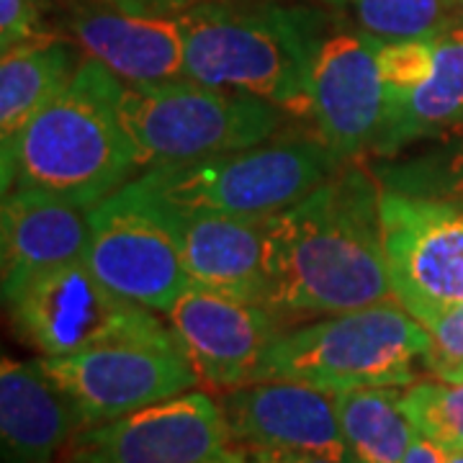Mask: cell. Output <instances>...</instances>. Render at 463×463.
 Returning a JSON list of instances; mask_svg holds the SVG:
<instances>
[{
	"label": "cell",
	"mask_w": 463,
	"mask_h": 463,
	"mask_svg": "<svg viewBox=\"0 0 463 463\" xmlns=\"http://www.w3.org/2000/svg\"><path fill=\"white\" fill-rule=\"evenodd\" d=\"M448 3V21L463 24V0H446Z\"/></svg>",
	"instance_id": "31"
},
{
	"label": "cell",
	"mask_w": 463,
	"mask_h": 463,
	"mask_svg": "<svg viewBox=\"0 0 463 463\" xmlns=\"http://www.w3.org/2000/svg\"><path fill=\"white\" fill-rule=\"evenodd\" d=\"M432 67H435L432 36L379 42V70L386 85V99L410 93L417 85L425 83L432 75Z\"/></svg>",
	"instance_id": "26"
},
{
	"label": "cell",
	"mask_w": 463,
	"mask_h": 463,
	"mask_svg": "<svg viewBox=\"0 0 463 463\" xmlns=\"http://www.w3.org/2000/svg\"><path fill=\"white\" fill-rule=\"evenodd\" d=\"M219 404L240 448L298 450L347 463L335 397L294 381H252L219 392Z\"/></svg>",
	"instance_id": "15"
},
{
	"label": "cell",
	"mask_w": 463,
	"mask_h": 463,
	"mask_svg": "<svg viewBox=\"0 0 463 463\" xmlns=\"http://www.w3.org/2000/svg\"><path fill=\"white\" fill-rule=\"evenodd\" d=\"M88 209L36 191H8L0 203L3 304L52 268L85 258Z\"/></svg>",
	"instance_id": "17"
},
{
	"label": "cell",
	"mask_w": 463,
	"mask_h": 463,
	"mask_svg": "<svg viewBox=\"0 0 463 463\" xmlns=\"http://www.w3.org/2000/svg\"><path fill=\"white\" fill-rule=\"evenodd\" d=\"M47 39L60 33L47 24L44 0H0V54Z\"/></svg>",
	"instance_id": "27"
},
{
	"label": "cell",
	"mask_w": 463,
	"mask_h": 463,
	"mask_svg": "<svg viewBox=\"0 0 463 463\" xmlns=\"http://www.w3.org/2000/svg\"><path fill=\"white\" fill-rule=\"evenodd\" d=\"M39 364L75 404L85 428L178 397L199 383V373L173 330L62 358L39 355Z\"/></svg>",
	"instance_id": "8"
},
{
	"label": "cell",
	"mask_w": 463,
	"mask_h": 463,
	"mask_svg": "<svg viewBox=\"0 0 463 463\" xmlns=\"http://www.w3.org/2000/svg\"><path fill=\"white\" fill-rule=\"evenodd\" d=\"M430 335L397 298L283 327L263 353L252 381H294L327 394L404 389L425 368Z\"/></svg>",
	"instance_id": "4"
},
{
	"label": "cell",
	"mask_w": 463,
	"mask_h": 463,
	"mask_svg": "<svg viewBox=\"0 0 463 463\" xmlns=\"http://www.w3.org/2000/svg\"><path fill=\"white\" fill-rule=\"evenodd\" d=\"M340 16L379 42L432 36L448 24L446 0H325Z\"/></svg>",
	"instance_id": "23"
},
{
	"label": "cell",
	"mask_w": 463,
	"mask_h": 463,
	"mask_svg": "<svg viewBox=\"0 0 463 463\" xmlns=\"http://www.w3.org/2000/svg\"><path fill=\"white\" fill-rule=\"evenodd\" d=\"M234 453L219 399L191 389L85 428L60 463H232Z\"/></svg>",
	"instance_id": "10"
},
{
	"label": "cell",
	"mask_w": 463,
	"mask_h": 463,
	"mask_svg": "<svg viewBox=\"0 0 463 463\" xmlns=\"http://www.w3.org/2000/svg\"><path fill=\"white\" fill-rule=\"evenodd\" d=\"M85 430L65 392L39 358L0 364V453L3 463H57Z\"/></svg>",
	"instance_id": "18"
},
{
	"label": "cell",
	"mask_w": 463,
	"mask_h": 463,
	"mask_svg": "<svg viewBox=\"0 0 463 463\" xmlns=\"http://www.w3.org/2000/svg\"><path fill=\"white\" fill-rule=\"evenodd\" d=\"M114 72L85 57L62 93L0 157L3 194L36 191L90 209L134 178L139 155L118 114Z\"/></svg>",
	"instance_id": "2"
},
{
	"label": "cell",
	"mask_w": 463,
	"mask_h": 463,
	"mask_svg": "<svg viewBox=\"0 0 463 463\" xmlns=\"http://www.w3.org/2000/svg\"><path fill=\"white\" fill-rule=\"evenodd\" d=\"M142 191L181 250L191 286L265 304V219L194 212Z\"/></svg>",
	"instance_id": "16"
},
{
	"label": "cell",
	"mask_w": 463,
	"mask_h": 463,
	"mask_svg": "<svg viewBox=\"0 0 463 463\" xmlns=\"http://www.w3.org/2000/svg\"><path fill=\"white\" fill-rule=\"evenodd\" d=\"M118 114L139 165H181L273 139L283 124L270 100L181 78L167 83L118 85Z\"/></svg>",
	"instance_id": "6"
},
{
	"label": "cell",
	"mask_w": 463,
	"mask_h": 463,
	"mask_svg": "<svg viewBox=\"0 0 463 463\" xmlns=\"http://www.w3.org/2000/svg\"><path fill=\"white\" fill-rule=\"evenodd\" d=\"M185 78L309 114V67L322 11L199 3L178 14Z\"/></svg>",
	"instance_id": "3"
},
{
	"label": "cell",
	"mask_w": 463,
	"mask_h": 463,
	"mask_svg": "<svg viewBox=\"0 0 463 463\" xmlns=\"http://www.w3.org/2000/svg\"><path fill=\"white\" fill-rule=\"evenodd\" d=\"M446 463H463V450H456V453H448Z\"/></svg>",
	"instance_id": "32"
},
{
	"label": "cell",
	"mask_w": 463,
	"mask_h": 463,
	"mask_svg": "<svg viewBox=\"0 0 463 463\" xmlns=\"http://www.w3.org/2000/svg\"><path fill=\"white\" fill-rule=\"evenodd\" d=\"M106 3L134 14H152V16H178L183 11L199 5V0H106Z\"/></svg>",
	"instance_id": "29"
},
{
	"label": "cell",
	"mask_w": 463,
	"mask_h": 463,
	"mask_svg": "<svg viewBox=\"0 0 463 463\" xmlns=\"http://www.w3.org/2000/svg\"><path fill=\"white\" fill-rule=\"evenodd\" d=\"M432 75L410 93L386 99L383 124L371 155L394 157L463 121V24L448 21L432 33Z\"/></svg>",
	"instance_id": "19"
},
{
	"label": "cell",
	"mask_w": 463,
	"mask_h": 463,
	"mask_svg": "<svg viewBox=\"0 0 463 463\" xmlns=\"http://www.w3.org/2000/svg\"><path fill=\"white\" fill-rule=\"evenodd\" d=\"M83 54L70 42L47 39L3 54L0 60V157H5L26 124L78 72Z\"/></svg>",
	"instance_id": "20"
},
{
	"label": "cell",
	"mask_w": 463,
	"mask_h": 463,
	"mask_svg": "<svg viewBox=\"0 0 463 463\" xmlns=\"http://www.w3.org/2000/svg\"><path fill=\"white\" fill-rule=\"evenodd\" d=\"M347 463H404L414 428L402 407V389L371 386L335 394Z\"/></svg>",
	"instance_id": "21"
},
{
	"label": "cell",
	"mask_w": 463,
	"mask_h": 463,
	"mask_svg": "<svg viewBox=\"0 0 463 463\" xmlns=\"http://www.w3.org/2000/svg\"><path fill=\"white\" fill-rule=\"evenodd\" d=\"M402 407L417 435L446 453L463 450V379H425L402 389Z\"/></svg>",
	"instance_id": "24"
},
{
	"label": "cell",
	"mask_w": 463,
	"mask_h": 463,
	"mask_svg": "<svg viewBox=\"0 0 463 463\" xmlns=\"http://www.w3.org/2000/svg\"><path fill=\"white\" fill-rule=\"evenodd\" d=\"M410 315L430 335L425 371L435 379H463V301L414 307Z\"/></svg>",
	"instance_id": "25"
},
{
	"label": "cell",
	"mask_w": 463,
	"mask_h": 463,
	"mask_svg": "<svg viewBox=\"0 0 463 463\" xmlns=\"http://www.w3.org/2000/svg\"><path fill=\"white\" fill-rule=\"evenodd\" d=\"M3 307L16 340L42 358L173 330L152 309L111 291L85 258L42 273Z\"/></svg>",
	"instance_id": "7"
},
{
	"label": "cell",
	"mask_w": 463,
	"mask_h": 463,
	"mask_svg": "<svg viewBox=\"0 0 463 463\" xmlns=\"http://www.w3.org/2000/svg\"><path fill=\"white\" fill-rule=\"evenodd\" d=\"M381 222L394 297L407 312L463 301V203L383 191Z\"/></svg>",
	"instance_id": "12"
},
{
	"label": "cell",
	"mask_w": 463,
	"mask_h": 463,
	"mask_svg": "<svg viewBox=\"0 0 463 463\" xmlns=\"http://www.w3.org/2000/svg\"><path fill=\"white\" fill-rule=\"evenodd\" d=\"M446 450L440 446H435L432 440L422 438V435H414L412 446L404 463H446Z\"/></svg>",
	"instance_id": "30"
},
{
	"label": "cell",
	"mask_w": 463,
	"mask_h": 463,
	"mask_svg": "<svg viewBox=\"0 0 463 463\" xmlns=\"http://www.w3.org/2000/svg\"><path fill=\"white\" fill-rule=\"evenodd\" d=\"M345 165L319 134L281 137L181 165H157L137 175L149 194L183 209L268 219L307 199Z\"/></svg>",
	"instance_id": "5"
},
{
	"label": "cell",
	"mask_w": 463,
	"mask_h": 463,
	"mask_svg": "<svg viewBox=\"0 0 463 463\" xmlns=\"http://www.w3.org/2000/svg\"><path fill=\"white\" fill-rule=\"evenodd\" d=\"M368 167L383 191L463 203V121Z\"/></svg>",
	"instance_id": "22"
},
{
	"label": "cell",
	"mask_w": 463,
	"mask_h": 463,
	"mask_svg": "<svg viewBox=\"0 0 463 463\" xmlns=\"http://www.w3.org/2000/svg\"><path fill=\"white\" fill-rule=\"evenodd\" d=\"M232 463H340L315 456V453H298V450H260V448H240Z\"/></svg>",
	"instance_id": "28"
},
{
	"label": "cell",
	"mask_w": 463,
	"mask_h": 463,
	"mask_svg": "<svg viewBox=\"0 0 463 463\" xmlns=\"http://www.w3.org/2000/svg\"><path fill=\"white\" fill-rule=\"evenodd\" d=\"M199 383L227 392L252 383L263 353L288 327L273 309L258 301L224 297L199 286L185 288L165 312Z\"/></svg>",
	"instance_id": "13"
},
{
	"label": "cell",
	"mask_w": 463,
	"mask_h": 463,
	"mask_svg": "<svg viewBox=\"0 0 463 463\" xmlns=\"http://www.w3.org/2000/svg\"><path fill=\"white\" fill-rule=\"evenodd\" d=\"M85 263L118 297L163 315L191 288L181 250L134 178L88 209Z\"/></svg>",
	"instance_id": "9"
},
{
	"label": "cell",
	"mask_w": 463,
	"mask_h": 463,
	"mask_svg": "<svg viewBox=\"0 0 463 463\" xmlns=\"http://www.w3.org/2000/svg\"><path fill=\"white\" fill-rule=\"evenodd\" d=\"M60 26L85 57H93L121 83L185 78V39L178 16L134 14L106 0H67Z\"/></svg>",
	"instance_id": "14"
},
{
	"label": "cell",
	"mask_w": 463,
	"mask_h": 463,
	"mask_svg": "<svg viewBox=\"0 0 463 463\" xmlns=\"http://www.w3.org/2000/svg\"><path fill=\"white\" fill-rule=\"evenodd\" d=\"M383 114L379 39L325 14L309 67V116L319 139L340 160H358L376 145Z\"/></svg>",
	"instance_id": "11"
},
{
	"label": "cell",
	"mask_w": 463,
	"mask_h": 463,
	"mask_svg": "<svg viewBox=\"0 0 463 463\" xmlns=\"http://www.w3.org/2000/svg\"><path fill=\"white\" fill-rule=\"evenodd\" d=\"M381 183L350 160L307 199L265 219V307L294 317L340 315L392 301Z\"/></svg>",
	"instance_id": "1"
}]
</instances>
